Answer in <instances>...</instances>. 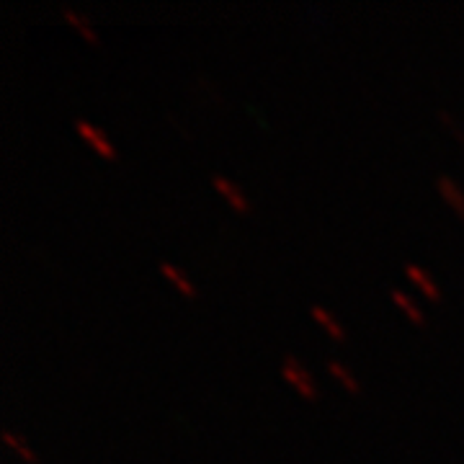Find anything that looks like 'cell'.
<instances>
[{
  "mask_svg": "<svg viewBox=\"0 0 464 464\" xmlns=\"http://www.w3.org/2000/svg\"><path fill=\"white\" fill-rule=\"evenodd\" d=\"M328 372H331L333 377H335V380L341 382V384H343V387H346L348 392H359V382L353 380V374H351V372H348L346 366L343 364H338V362H335V359H331V362H328Z\"/></svg>",
  "mask_w": 464,
  "mask_h": 464,
  "instance_id": "obj_10",
  "label": "cell"
},
{
  "mask_svg": "<svg viewBox=\"0 0 464 464\" xmlns=\"http://www.w3.org/2000/svg\"><path fill=\"white\" fill-rule=\"evenodd\" d=\"M160 271H163V276H168L170 282L179 286V292H183L186 297H194V295H197L194 284L188 282V279H186V276H183L181 271H179L173 264H166V261H163V264H160Z\"/></svg>",
  "mask_w": 464,
  "mask_h": 464,
  "instance_id": "obj_8",
  "label": "cell"
},
{
  "mask_svg": "<svg viewBox=\"0 0 464 464\" xmlns=\"http://www.w3.org/2000/svg\"><path fill=\"white\" fill-rule=\"evenodd\" d=\"M436 191L441 194V199L447 201L449 207L457 212L459 217H464V191L459 183L454 181L451 176H444V173H439L436 176Z\"/></svg>",
  "mask_w": 464,
  "mask_h": 464,
  "instance_id": "obj_3",
  "label": "cell"
},
{
  "mask_svg": "<svg viewBox=\"0 0 464 464\" xmlns=\"http://www.w3.org/2000/svg\"><path fill=\"white\" fill-rule=\"evenodd\" d=\"M310 313H313V317H315L317 323H320V325H323L325 331L331 333L335 341H343V338H346V333H343V328L338 325V320H335V317H333L331 313L325 310V307H320V304H313V307H310Z\"/></svg>",
  "mask_w": 464,
  "mask_h": 464,
  "instance_id": "obj_6",
  "label": "cell"
},
{
  "mask_svg": "<svg viewBox=\"0 0 464 464\" xmlns=\"http://www.w3.org/2000/svg\"><path fill=\"white\" fill-rule=\"evenodd\" d=\"M405 274L411 276V282L418 284L420 286V292L426 295L429 299H433V302H439L441 299V292H439V286L431 282V276L420 268V266L415 264H405Z\"/></svg>",
  "mask_w": 464,
  "mask_h": 464,
  "instance_id": "obj_5",
  "label": "cell"
},
{
  "mask_svg": "<svg viewBox=\"0 0 464 464\" xmlns=\"http://www.w3.org/2000/svg\"><path fill=\"white\" fill-rule=\"evenodd\" d=\"M439 119H441V121H447V127L451 130V132L457 134V140H459V142H464V132L459 130V121H457L454 116L449 114L447 109H439Z\"/></svg>",
  "mask_w": 464,
  "mask_h": 464,
  "instance_id": "obj_12",
  "label": "cell"
},
{
  "mask_svg": "<svg viewBox=\"0 0 464 464\" xmlns=\"http://www.w3.org/2000/svg\"><path fill=\"white\" fill-rule=\"evenodd\" d=\"M63 18H65V21H67V24H70V26H75L78 32L83 34V36H85V39H88V42H96V39H99V36H96V32L91 29V24H88V18L81 16L78 11H72V8H63Z\"/></svg>",
  "mask_w": 464,
  "mask_h": 464,
  "instance_id": "obj_9",
  "label": "cell"
},
{
  "mask_svg": "<svg viewBox=\"0 0 464 464\" xmlns=\"http://www.w3.org/2000/svg\"><path fill=\"white\" fill-rule=\"evenodd\" d=\"M72 124H75V130H78V134H81L85 142H88L91 148L96 150L99 155H103V158H109V160L114 158L116 152H114V148H111V142H109V140H106V134L101 132V130H96V127H93L91 121H85V119H81V116H78V119H75Z\"/></svg>",
  "mask_w": 464,
  "mask_h": 464,
  "instance_id": "obj_2",
  "label": "cell"
},
{
  "mask_svg": "<svg viewBox=\"0 0 464 464\" xmlns=\"http://www.w3.org/2000/svg\"><path fill=\"white\" fill-rule=\"evenodd\" d=\"M0 439H3V441H5L8 447L14 449L16 454H21V459H26V462H36V457H34L32 449L26 447V444H24V441H21V439H18V436L14 431L3 429V431H0Z\"/></svg>",
  "mask_w": 464,
  "mask_h": 464,
  "instance_id": "obj_11",
  "label": "cell"
},
{
  "mask_svg": "<svg viewBox=\"0 0 464 464\" xmlns=\"http://www.w3.org/2000/svg\"><path fill=\"white\" fill-rule=\"evenodd\" d=\"M209 181H212V186H215L217 191H219V194H222L225 199L230 201V207H235L237 212H246V209H248V201H246V197H243V194H240V191L235 188V183H232L230 179H225V176L215 173V176H212Z\"/></svg>",
  "mask_w": 464,
  "mask_h": 464,
  "instance_id": "obj_4",
  "label": "cell"
},
{
  "mask_svg": "<svg viewBox=\"0 0 464 464\" xmlns=\"http://www.w3.org/2000/svg\"><path fill=\"white\" fill-rule=\"evenodd\" d=\"M392 302L398 304L400 310L405 313V315L413 320L415 325H423V313H420V307L415 304L413 299L408 297L405 292H400V289H392Z\"/></svg>",
  "mask_w": 464,
  "mask_h": 464,
  "instance_id": "obj_7",
  "label": "cell"
},
{
  "mask_svg": "<svg viewBox=\"0 0 464 464\" xmlns=\"http://www.w3.org/2000/svg\"><path fill=\"white\" fill-rule=\"evenodd\" d=\"M282 374L284 380L289 382V384H295L297 387V392L302 398H315L317 390H315V382H313V374L302 366L295 353H286L282 362Z\"/></svg>",
  "mask_w": 464,
  "mask_h": 464,
  "instance_id": "obj_1",
  "label": "cell"
}]
</instances>
